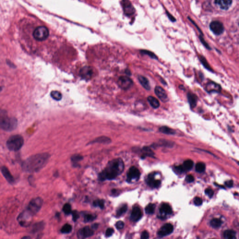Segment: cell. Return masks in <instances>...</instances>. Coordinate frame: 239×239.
<instances>
[{
  "label": "cell",
  "instance_id": "obj_1",
  "mask_svg": "<svg viewBox=\"0 0 239 239\" xmlns=\"http://www.w3.org/2000/svg\"><path fill=\"white\" fill-rule=\"evenodd\" d=\"M50 157L48 153L32 155L22 163V170L27 173H37L45 167Z\"/></svg>",
  "mask_w": 239,
  "mask_h": 239
},
{
  "label": "cell",
  "instance_id": "obj_2",
  "mask_svg": "<svg viewBox=\"0 0 239 239\" xmlns=\"http://www.w3.org/2000/svg\"><path fill=\"white\" fill-rule=\"evenodd\" d=\"M124 168V163L121 158L114 159L109 162L106 167L99 174V179L104 181L116 179L122 173Z\"/></svg>",
  "mask_w": 239,
  "mask_h": 239
},
{
  "label": "cell",
  "instance_id": "obj_3",
  "mask_svg": "<svg viewBox=\"0 0 239 239\" xmlns=\"http://www.w3.org/2000/svg\"><path fill=\"white\" fill-rule=\"evenodd\" d=\"M17 126V119L9 117L5 110H0V127L6 131H12L16 128Z\"/></svg>",
  "mask_w": 239,
  "mask_h": 239
},
{
  "label": "cell",
  "instance_id": "obj_4",
  "mask_svg": "<svg viewBox=\"0 0 239 239\" xmlns=\"http://www.w3.org/2000/svg\"><path fill=\"white\" fill-rule=\"evenodd\" d=\"M24 139L20 134H15L11 136L7 141L8 149L11 151H18L23 147L24 144Z\"/></svg>",
  "mask_w": 239,
  "mask_h": 239
},
{
  "label": "cell",
  "instance_id": "obj_5",
  "mask_svg": "<svg viewBox=\"0 0 239 239\" xmlns=\"http://www.w3.org/2000/svg\"><path fill=\"white\" fill-rule=\"evenodd\" d=\"M43 202V199L40 197L33 199L30 201L26 210L33 216L40 210Z\"/></svg>",
  "mask_w": 239,
  "mask_h": 239
},
{
  "label": "cell",
  "instance_id": "obj_6",
  "mask_svg": "<svg viewBox=\"0 0 239 239\" xmlns=\"http://www.w3.org/2000/svg\"><path fill=\"white\" fill-rule=\"evenodd\" d=\"M49 35V31L45 26H39L33 32V37L36 40L43 41L46 40Z\"/></svg>",
  "mask_w": 239,
  "mask_h": 239
},
{
  "label": "cell",
  "instance_id": "obj_7",
  "mask_svg": "<svg viewBox=\"0 0 239 239\" xmlns=\"http://www.w3.org/2000/svg\"><path fill=\"white\" fill-rule=\"evenodd\" d=\"M33 216L27 211L26 210L21 212L17 218L19 224L24 228H27L30 226L32 221V218Z\"/></svg>",
  "mask_w": 239,
  "mask_h": 239
},
{
  "label": "cell",
  "instance_id": "obj_8",
  "mask_svg": "<svg viewBox=\"0 0 239 239\" xmlns=\"http://www.w3.org/2000/svg\"><path fill=\"white\" fill-rule=\"evenodd\" d=\"M139 170L134 166L130 168L127 174V181L128 183H131L134 181H137L140 176Z\"/></svg>",
  "mask_w": 239,
  "mask_h": 239
},
{
  "label": "cell",
  "instance_id": "obj_9",
  "mask_svg": "<svg viewBox=\"0 0 239 239\" xmlns=\"http://www.w3.org/2000/svg\"><path fill=\"white\" fill-rule=\"evenodd\" d=\"M121 3L124 14L126 16L130 17L134 14L136 10L129 0H121Z\"/></svg>",
  "mask_w": 239,
  "mask_h": 239
},
{
  "label": "cell",
  "instance_id": "obj_10",
  "mask_svg": "<svg viewBox=\"0 0 239 239\" xmlns=\"http://www.w3.org/2000/svg\"><path fill=\"white\" fill-rule=\"evenodd\" d=\"M133 82L130 78L126 76H121L118 80V84L123 90H127L131 88Z\"/></svg>",
  "mask_w": 239,
  "mask_h": 239
},
{
  "label": "cell",
  "instance_id": "obj_11",
  "mask_svg": "<svg viewBox=\"0 0 239 239\" xmlns=\"http://www.w3.org/2000/svg\"><path fill=\"white\" fill-rule=\"evenodd\" d=\"M210 28L212 32L216 35H220L224 32V27L221 22L215 21L210 24Z\"/></svg>",
  "mask_w": 239,
  "mask_h": 239
},
{
  "label": "cell",
  "instance_id": "obj_12",
  "mask_svg": "<svg viewBox=\"0 0 239 239\" xmlns=\"http://www.w3.org/2000/svg\"><path fill=\"white\" fill-rule=\"evenodd\" d=\"M94 234L93 229L88 226L84 227L79 230L77 236L79 239H85L92 236Z\"/></svg>",
  "mask_w": 239,
  "mask_h": 239
},
{
  "label": "cell",
  "instance_id": "obj_13",
  "mask_svg": "<svg viewBox=\"0 0 239 239\" xmlns=\"http://www.w3.org/2000/svg\"><path fill=\"white\" fill-rule=\"evenodd\" d=\"M173 231V226L170 223H167L163 225L161 229L158 231L157 235L159 237H164L169 235Z\"/></svg>",
  "mask_w": 239,
  "mask_h": 239
},
{
  "label": "cell",
  "instance_id": "obj_14",
  "mask_svg": "<svg viewBox=\"0 0 239 239\" xmlns=\"http://www.w3.org/2000/svg\"><path fill=\"white\" fill-rule=\"evenodd\" d=\"M205 89L208 93H212V92L219 93L221 92V86L217 83L213 81H210L206 84Z\"/></svg>",
  "mask_w": 239,
  "mask_h": 239
},
{
  "label": "cell",
  "instance_id": "obj_15",
  "mask_svg": "<svg viewBox=\"0 0 239 239\" xmlns=\"http://www.w3.org/2000/svg\"><path fill=\"white\" fill-rule=\"evenodd\" d=\"M155 93L158 98L163 102H166L169 101L167 92L165 90L160 86H157L155 88Z\"/></svg>",
  "mask_w": 239,
  "mask_h": 239
},
{
  "label": "cell",
  "instance_id": "obj_16",
  "mask_svg": "<svg viewBox=\"0 0 239 239\" xmlns=\"http://www.w3.org/2000/svg\"><path fill=\"white\" fill-rule=\"evenodd\" d=\"M93 74V69L89 66H85L80 71V75L82 78L89 80L92 78Z\"/></svg>",
  "mask_w": 239,
  "mask_h": 239
},
{
  "label": "cell",
  "instance_id": "obj_17",
  "mask_svg": "<svg viewBox=\"0 0 239 239\" xmlns=\"http://www.w3.org/2000/svg\"><path fill=\"white\" fill-rule=\"evenodd\" d=\"M1 171L5 179L10 184H14L15 182V179L7 167L3 166L1 168Z\"/></svg>",
  "mask_w": 239,
  "mask_h": 239
},
{
  "label": "cell",
  "instance_id": "obj_18",
  "mask_svg": "<svg viewBox=\"0 0 239 239\" xmlns=\"http://www.w3.org/2000/svg\"><path fill=\"white\" fill-rule=\"evenodd\" d=\"M142 217V212L141 210L138 206H134L132 210L131 215V221L137 222L141 219Z\"/></svg>",
  "mask_w": 239,
  "mask_h": 239
},
{
  "label": "cell",
  "instance_id": "obj_19",
  "mask_svg": "<svg viewBox=\"0 0 239 239\" xmlns=\"http://www.w3.org/2000/svg\"><path fill=\"white\" fill-rule=\"evenodd\" d=\"M215 3L221 9L228 10L232 5V0H215Z\"/></svg>",
  "mask_w": 239,
  "mask_h": 239
},
{
  "label": "cell",
  "instance_id": "obj_20",
  "mask_svg": "<svg viewBox=\"0 0 239 239\" xmlns=\"http://www.w3.org/2000/svg\"><path fill=\"white\" fill-rule=\"evenodd\" d=\"M154 176L155 175L154 173L150 174L148 176L146 182L150 186L153 188H156L158 187L161 185V181L159 180H155Z\"/></svg>",
  "mask_w": 239,
  "mask_h": 239
},
{
  "label": "cell",
  "instance_id": "obj_21",
  "mask_svg": "<svg viewBox=\"0 0 239 239\" xmlns=\"http://www.w3.org/2000/svg\"><path fill=\"white\" fill-rule=\"evenodd\" d=\"M44 227H45V223L43 221L36 223L32 226L31 233L32 234H36L41 232L44 229Z\"/></svg>",
  "mask_w": 239,
  "mask_h": 239
},
{
  "label": "cell",
  "instance_id": "obj_22",
  "mask_svg": "<svg viewBox=\"0 0 239 239\" xmlns=\"http://www.w3.org/2000/svg\"><path fill=\"white\" fill-rule=\"evenodd\" d=\"M187 98H188V102H189L191 108H195L197 105L198 100V97L192 92H189L187 94Z\"/></svg>",
  "mask_w": 239,
  "mask_h": 239
},
{
  "label": "cell",
  "instance_id": "obj_23",
  "mask_svg": "<svg viewBox=\"0 0 239 239\" xmlns=\"http://www.w3.org/2000/svg\"><path fill=\"white\" fill-rule=\"evenodd\" d=\"M138 79L139 81L141 84V85L143 86L144 88L147 90H150V82L149 80L146 78V77L139 75L138 77Z\"/></svg>",
  "mask_w": 239,
  "mask_h": 239
},
{
  "label": "cell",
  "instance_id": "obj_24",
  "mask_svg": "<svg viewBox=\"0 0 239 239\" xmlns=\"http://www.w3.org/2000/svg\"><path fill=\"white\" fill-rule=\"evenodd\" d=\"M148 102L150 103V105L153 108L157 109L160 107V102L157 99L152 96H150L148 97L147 99Z\"/></svg>",
  "mask_w": 239,
  "mask_h": 239
},
{
  "label": "cell",
  "instance_id": "obj_25",
  "mask_svg": "<svg viewBox=\"0 0 239 239\" xmlns=\"http://www.w3.org/2000/svg\"><path fill=\"white\" fill-rule=\"evenodd\" d=\"M160 212L164 215H170L172 214V209L169 205L164 203L162 205L160 208Z\"/></svg>",
  "mask_w": 239,
  "mask_h": 239
},
{
  "label": "cell",
  "instance_id": "obj_26",
  "mask_svg": "<svg viewBox=\"0 0 239 239\" xmlns=\"http://www.w3.org/2000/svg\"><path fill=\"white\" fill-rule=\"evenodd\" d=\"M111 143V140L110 138L105 137H100L93 140L91 142L90 144L93 143H101V144H108Z\"/></svg>",
  "mask_w": 239,
  "mask_h": 239
},
{
  "label": "cell",
  "instance_id": "obj_27",
  "mask_svg": "<svg viewBox=\"0 0 239 239\" xmlns=\"http://www.w3.org/2000/svg\"><path fill=\"white\" fill-rule=\"evenodd\" d=\"M223 235L226 239H235L236 238V232L233 230H226L224 232Z\"/></svg>",
  "mask_w": 239,
  "mask_h": 239
},
{
  "label": "cell",
  "instance_id": "obj_28",
  "mask_svg": "<svg viewBox=\"0 0 239 239\" xmlns=\"http://www.w3.org/2000/svg\"><path fill=\"white\" fill-rule=\"evenodd\" d=\"M159 131L162 133L167 134H175L176 131L174 129L167 126H162L159 128Z\"/></svg>",
  "mask_w": 239,
  "mask_h": 239
},
{
  "label": "cell",
  "instance_id": "obj_29",
  "mask_svg": "<svg viewBox=\"0 0 239 239\" xmlns=\"http://www.w3.org/2000/svg\"><path fill=\"white\" fill-rule=\"evenodd\" d=\"M199 60L201 62V64L204 66L205 68H206L207 70L210 71V72H213V71H212V69L211 67L210 66L209 64H208V62L206 60L204 57L203 56L199 55Z\"/></svg>",
  "mask_w": 239,
  "mask_h": 239
},
{
  "label": "cell",
  "instance_id": "obj_30",
  "mask_svg": "<svg viewBox=\"0 0 239 239\" xmlns=\"http://www.w3.org/2000/svg\"><path fill=\"white\" fill-rule=\"evenodd\" d=\"M222 224V221L220 219L215 218L210 222L211 226L214 228H218L221 227Z\"/></svg>",
  "mask_w": 239,
  "mask_h": 239
},
{
  "label": "cell",
  "instance_id": "obj_31",
  "mask_svg": "<svg viewBox=\"0 0 239 239\" xmlns=\"http://www.w3.org/2000/svg\"><path fill=\"white\" fill-rule=\"evenodd\" d=\"M194 163L191 160H187L185 161L183 163V168L185 171L186 170H190L193 167Z\"/></svg>",
  "mask_w": 239,
  "mask_h": 239
},
{
  "label": "cell",
  "instance_id": "obj_32",
  "mask_svg": "<svg viewBox=\"0 0 239 239\" xmlns=\"http://www.w3.org/2000/svg\"><path fill=\"white\" fill-rule=\"evenodd\" d=\"M128 209V206L127 205H124L121 206L116 212V216L118 217L121 216L124 214H125Z\"/></svg>",
  "mask_w": 239,
  "mask_h": 239
},
{
  "label": "cell",
  "instance_id": "obj_33",
  "mask_svg": "<svg viewBox=\"0 0 239 239\" xmlns=\"http://www.w3.org/2000/svg\"><path fill=\"white\" fill-rule=\"evenodd\" d=\"M83 159V157L81 155H79V154H75L71 157V161H72V163H73V164L77 166V164H78V162H79V161H81Z\"/></svg>",
  "mask_w": 239,
  "mask_h": 239
},
{
  "label": "cell",
  "instance_id": "obj_34",
  "mask_svg": "<svg viewBox=\"0 0 239 239\" xmlns=\"http://www.w3.org/2000/svg\"><path fill=\"white\" fill-rule=\"evenodd\" d=\"M72 226L70 224H66L64 225V226L61 229V232L62 234H69L72 232Z\"/></svg>",
  "mask_w": 239,
  "mask_h": 239
},
{
  "label": "cell",
  "instance_id": "obj_35",
  "mask_svg": "<svg viewBox=\"0 0 239 239\" xmlns=\"http://www.w3.org/2000/svg\"><path fill=\"white\" fill-rule=\"evenodd\" d=\"M50 96L52 98L56 101H60L62 97L61 93L60 92L57 91L51 92L50 93Z\"/></svg>",
  "mask_w": 239,
  "mask_h": 239
},
{
  "label": "cell",
  "instance_id": "obj_36",
  "mask_svg": "<svg viewBox=\"0 0 239 239\" xmlns=\"http://www.w3.org/2000/svg\"><path fill=\"white\" fill-rule=\"evenodd\" d=\"M196 170L197 172L199 173H203L205 170V165L203 163L199 162L197 163L196 165Z\"/></svg>",
  "mask_w": 239,
  "mask_h": 239
},
{
  "label": "cell",
  "instance_id": "obj_37",
  "mask_svg": "<svg viewBox=\"0 0 239 239\" xmlns=\"http://www.w3.org/2000/svg\"><path fill=\"white\" fill-rule=\"evenodd\" d=\"M155 210V205L153 204H150L145 207V212L148 215L154 214Z\"/></svg>",
  "mask_w": 239,
  "mask_h": 239
},
{
  "label": "cell",
  "instance_id": "obj_38",
  "mask_svg": "<svg viewBox=\"0 0 239 239\" xmlns=\"http://www.w3.org/2000/svg\"><path fill=\"white\" fill-rule=\"evenodd\" d=\"M105 204V201L103 199H97L93 202V205L95 207H99L101 209H103Z\"/></svg>",
  "mask_w": 239,
  "mask_h": 239
},
{
  "label": "cell",
  "instance_id": "obj_39",
  "mask_svg": "<svg viewBox=\"0 0 239 239\" xmlns=\"http://www.w3.org/2000/svg\"><path fill=\"white\" fill-rule=\"evenodd\" d=\"M96 218V216L95 215L87 214L84 216V221L86 223L94 221Z\"/></svg>",
  "mask_w": 239,
  "mask_h": 239
},
{
  "label": "cell",
  "instance_id": "obj_40",
  "mask_svg": "<svg viewBox=\"0 0 239 239\" xmlns=\"http://www.w3.org/2000/svg\"><path fill=\"white\" fill-rule=\"evenodd\" d=\"M141 53L142 54H143L147 55L149 56L150 58H151V59L156 60H158L157 57L151 51L147 50H141Z\"/></svg>",
  "mask_w": 239,
  "mask_h": 239
},
{
  "label": "cell",
  "instance_id": "obj_41",
  "mask_svg": "<svg viewBox=\"0 0 239 239\" xmlns=\"http://www.w3.org/2000/svg\"><path fill=\"white\" fill-rule=\"evenodd\" d=\"M63 211L66 215H69L72 213V207L71 205L68 203L64 205L63 207Z\"/></svg>",
  "mask_w": 239,
  "mask_h": 239
},
{
  "label": "cell",
  "instance_id": "obj_42",
  "mask_svg": "<svg viewBox=\"0 0 239 239\" xmlns=\"http://www.w3.org/2000/svg\"><path fill=\"white\" fill-rule=\"evenodd\" d=\"M72 215H73V220L74 222L76 221L77 220H78L79 218V212L77 211L74 210L72 212Z\"/></svg>",
  "mask_w": 239,
  "mask_h": 239
},
{
  "label": "cell",
  "instance_id": "obj_43",
  "mask_svg": "<svg viewBox=\"0 0 239 239\" xmlns=\"http://www.w3.org/2000/svg\"><path fill=\"white\" fill-rule=\"evenodd\" d=\"M143 150H144V151L145 153L146 154V155L147 156H153V152H152V150H151L149 147H145L143 148Z\"/></svg>",
  "mask_w": 239,
  "mask_h": 239
},
{
  "label": "cell",
  "instance_id": "obj_44",
  "mask_svg": "<svg viewBox=\"0 0 239 239\" xmlns=\"http://www.w3.org/2000/svg\"><path fill=\"white\" fill-rule=\"evenodd\" d=\"M114 233V229H113V228H108V229L106 230L105 235H106V236L107 237H109L113 235Z\"/></svg>",
  "mask_w": 239,
  "mask_h": 239
},
{
  "label": "cell",
  "instance_id": "obj_45",
  "mask_svg": "<svg viewBox=\"0 0 239 239\" xmlns=\"http://www.w3.org/2000/svg\"><path fill=\"white\" fill-rule=\"evenodd\" d=\"M199 39H200L201 42L202 43V44H203L204 46L206 49L208 50H211V48L209 45L208 44L205 42V40L203 38L202 36H200V37H199Z\"/></svg>",
  "mask_w": 239,
  "mask_h": 239
},
{
  "label": "cell",
  "instance_id": "obj_46",
  "mask_svg": "<svg viewBox=\"0 0 239 239\" xmlns=\"http://www.w3.org/2000/svg\"><path fill=\"white\" fill-rule=\"evenodd\" d=\"M205 193L210 198H212L214 194V191L211 188H207L205 190Z\"/></svg>",
  "mask_w": 239,
  "mask_h": 239
},
{
  "label": "cell",
  "instance_id": "obj_47",
  "mask_svg": "<svg viewBox=\"0 0 239 239\" xmlns=\"http://www.w3.org/2000/svg\"><path fill=\"white\" fill-rule=\"evenodd\" d=\"M194 203L197 206H199L202 204V200L199 197H196L194 199Z\"/></svg>",
  "mask_w": 239,
  "mask_h": 239
},
{
  "label": "cell",
  "instance_id": "obj_48",
  "mask_svg": "<svg viewBox=\"0 0 239 239\" xmlns=\"http://www.w3.org/2000/svg\"><path fill=\"white\" fill-rule=\"evenodd\" d=\"M115 227L118 229H121L124 228V223L122 221H119L116 222L115 224Z\"/></svg>",
  "mask_w": 239,
  "mask_h": 239
},
{
  "label": "cell",
  "instance_id": "obj_49",
  "mask_svg": "<svg viewBox=\"0 0 239 239\" xmlns=\"http://www.w3.org/2000/svg\"><path fill=\"white\" fill-rule=\"evenodd\" d=\"M149 238V234L147 231H144L141 234V238L142 239H147Z\"/></svg>",
  "mask_w": 239,
  "mask_h": 239
},
{
  "label": "cell",
  "instance_id": "obj_50",
  "mask_svg": "<svg viewBox=\"0 0 239 239\" xmlns=\"http://www.w3.org/2000/svg\"><path fill=\"white\" fill-rule=\"evenodd\" d=\"M186 180L188 183H192V182L194 181V177L191 175H189L186 177Z\"/></svg>",
  "mask_w": 239,
  "mask_h": 239
},
{
  "label": "cell",
  "instance_id": "obj_51",
  "mask_svg": "<svg viewBox=\"0 0 239 239\" xmlns=\"http://www.w3.org/2000/svg\"><path fill=\"white\" fill-rule=\"evenodd\" d=\"M175 169L178 171L179 173H184L185 171L183 168V165H179V166H176L175 167Z\"/></svg>",
  "mask_w": 239,
  "mask_h": 239
},
{
  "label": "cell",
  "instance_id": "obj_52",
  "mask_svg": "<svg viewBox=\"0 0 239 239\" xmlns=\"http://www.w3.org/2000/svg\"><path fill=\"white\" fill-rule=\"evenodd\" d=\"M233 184H234V183H233V181L232 180L227 181L225 182V185L228 187H232L233 186Z\"/></svg>",
  "mask_w": 239,
  "mask_h": 239
},
{
  "label": "cell",
  "instance_id": "obj_53",
  "mask_svg": "<svg viewBox=\"0 0 239 239\" xmlns=\"http://www.w3.org/2000/svg\"><path fill=\"white\" fill-rule=\"evenodd\" d=\"M166 13H167V15L168 17L170 19L171 21H173V22H175V21L176 19H175V18L173 17V15H170V14L168 12H167Z\"/></svg>",
  "mask_w": 239,
  "mask_h": 239
},
{
  "label": "cell",
  "instance_id": "obj_54",
  "mask_svg": "<svg viewBox=\"0 0 239 239\" xmlns=\"http://www.w3.org/2000/svg\"><path fill=\"white\" fill-rule=\"evenodd\" d=\"M98 226L99 224L95 223V224H93V225L91 226V228L93 230H96V229H97L98 228Z\"/></svg>",
  "mask_w": 239,
  "mask_h": 239
},
{
  "label": "cell",
  "instance_id": "obj_55",
  "mask_svg": "<svg viewBox=\"0 0 239 239\" xmlns=\"http://www.w3.org/2000/svg\"><path fill=\"white\" fill-rule=\"evenodd\" d=\"M31 238L30 236H24V237H23L22 239H31Z\"/></svg>",
  "mask_w": 239,
  "mask_h": 239
},
{
  "label": "cell",
  "instance_id": "obj_56",
  "mask_svg": "<svg viewBox=\"0 0 239 239\" xmlns=\"http://www.w3.org/2000/svg\"><path fill=\"white\" fill-rule=\"evenodd\" d=\"M2 88L1 86H0V91L2 90Z\"/></svg>",
  "mask_w": 239,
  "mask_h": 239
}]
</instances>
